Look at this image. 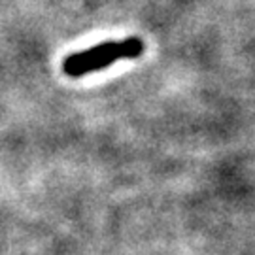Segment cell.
<instances>
[{
    "instance_id": "6da1fadb",
    "label": "cell",
    "mask_w": 255,
    "mask_h": 255,
    "mask_svg": "<svg viewBox=\"0 0 255 255\" xmlns=\"http://www.w3.org/2000/svg\"><path fill=\"white\" fill-rule=\"evenodd\" d=\"M144 51V42L140 38H125L121 42H106L91 49L66 57L63 63V70L68 76H83L95 70L106 68L110 64L118 63L121 59H134Z\"/></svg>"
}]
</instances>
